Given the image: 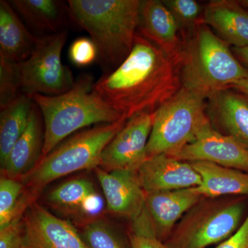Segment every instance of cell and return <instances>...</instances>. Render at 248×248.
Instances as JSON below:
<instances>
[{
  "instance_id": "6da1fadb",
  "label": "cell",
  "mask_w": 248,
  "mask_h": 248,
  "mask_svg": "<svg viewBox=\"0 0 248 248\" xmlns=\"http://www.w3.org/2000/svg\"><path fill=\"white\" fill-rule=\"evenodd\" d=\"M182 87L179 64L138 32L128 57L94 82L93 91L129 120L153 113Z\"/></svg>"
},
{
  "instance_id": "7a4b0ae2",
  "label": "cell",
  "mask_w": 248,
  "mask_h": 248,
  "mask_svg": "<svg viewBox=\"0 0 248 248\" xmlns=\"http://www.w3.org/2000/svg\"><path fill=\"white\" fill-rule=\"evenodd\" d=\"M141 0H69L71 22L89 33L106 73L128 57L138 32Z\"/></svg>"
},
{
  "instance_id": "3957f363",
  "label": "cell",
  "mask_w": 248,
  "mask_h": 248,
  "mask_svg": "<svg viewBox=\"0 0 248 248\" xmlns=\"http://www.w3.org/2000/svg\"><path fill=\"white\" fill-rule=\"evenodd\" d=\"M94 84L91 75L83 74L63 94L31 96L40 108L45 123V143L40 159L78 130L125 119L93 91Z\"/></svg>"
},
{
  "instance_id": "277c9868",
  "label": "cell",
  "mask_w": 248,
  "mask_h": 248,
  "mask_svg": "<svg viewBox=\"0 0 248 248\" xmlns=\"http://www.w3.org/2000/svg\"><path fill=\"white\" fill-rule=\"evenodd\" d=\"M179 63L182 87L205 99L248 78V71L235 57L231 46L208 26L202 24L182 37Z\"/></svg>"
},
{
  "instance_id": "5b68a950",
  "label": "cell",
  "mask_w": 248,
  "mask_h": 248,
  "mask_svg": "<svg viewBox=\"0 0 248 248\" xmlns=\"http://www.w3.org/2000/svg\"><path fill=\"white\" fill-rule=\"evenodd\" d=\"M127 120L99 124L63 140L23 177L24 185L36 193L59 178L99 167L103 151Z\"/></svg>"
},
{
  "instance_id": "8992f818",
  "label": "cell",
  "mask_w": 248,
  "mask_h": 248,
  "mask_svg": "<svg viewBox=\"0 0 248 248\" xmlns=\"http://www.w3.org/2000/svg\"><path fill=\"white\" fill-rule=\"evenodd\" d=\"M207 108L205 97L182 87L153 113L147 159L174 155L195 141L212 124Z\"/></svg>"
},
{
  "instance_id": "52a82bcc",
  "label": "cell",
  "mask_w": 248,
  "mask_h": 248,
  "mask_svg": "<svg viewBox=\"0 0 248 248\" xmlns=\"http://www.w3.org/2000/svg\"><path fill=\"white\" fill-rule=\"evenodd\" d=\"M246 197H204L177 223L166 247L206 248L228 239L244 221Z\"/></svg>"
},
{
  "instance_id": "ba28073f",
  "label": "cell",
  "mask_w": 248,
  "mask_h": 248,
  "mask_svg": "<svg viewBox=\"0 0 248 248\" xmlns=\"http://www.w3.org/2000/svg\"><path fill=\"white\" fill-rule=\"evenodd\" d=\"M36 37L30 58L15 63L21 91L30 97L34 94L57 96L66 93L76 81L71 69L62 62L68 32Z\"/></svg>"
},
{
  "instance_id": "9c48e42d",
  "label": "cell",
  "mask_w": 248,
  "mask_h": 248,
  "mask_svg": "<svg viewBox=\"0 0 248 248\" xmlns=\"http://www.w3.org/2000/svg\"><path fill=\"white\" fill-rule=\"evenodd\" d=\"M153 113L142 112L126 121L103 151L99 167L107 171L138 170L147 159Z\"/></svg>"
},
{
  "instance_id": "30bf717a",
  "label": "cell",
  "mask_w": 248,
  "mask_h": 248,
  "mask_svg": "<svg viewBox=\"0 0 248 248\" xmlns=\"http://www.w3.org/2000/svg\"><path fill=\"white\" fill-rule=\"evenodd\" d=\"M23 217L25 248H89L69 221L58 218L36 203Z\"/></svg>"
},
{
  "instance_id": "8fae6325",
  "label": "cell",
  "mask_w": 248,
  "mask_h": 248,
  "mask_svg": "<svg viewBox=\"0 0 248 248\" xmlns=\"http://www.w3.org/2000/svg\"><path fill=\"white\" fill-rule=\"evenodd\" d=\"M170 156L187 162L205 161L248 172V148L217 130L213 124L195 141Z\"/></svg>"
},
{
  "instance_id": "7c38bea8",
  "label": "cell",
  "mask_w": 248,
  "mask_h": 248,
  "mask_svg": "<svg viewBox=\"0 0 248 248\" xmlns=\"http://www.w3.org/2000/svg\"><path fill=\"white\" fill-rule=\"evenodd\" d=\"M99 184L110 213L125 217L130 221L145 208L146 192L142 188L137 171L95 169Z\"/></svg>"
},
{
  "instance_id": "4fadbf2b",
  "label": "cell",
  "mask_w": 248,
  "mask_h": 248,
  "mask_svg": "<svg viewBox=\"0 0 248 248\" xmlns=\"http://www.w3.org/2000/svg\"><path fill=\"white\" fill-rule=\"evenodd\" d=\"M137 172L146 193L192 188L202 184V178L190 162L169 155L148 158Z\"/></svg>"
},
{
  "instance_id": "5bb4252c",
  "label": "cell",
  "mask_w": 248,
  "mask_h": 248,
  "mask_svg": "<svg viewBox=\"0 0 248 248\" xmlns=\"http://www.w3.org/2000/svg\"><path fill=\"white\" fill-rule=\"evenodd\" d=\"M138 32L179 66L184 42L180 29L161 0H141Z\"/></svg>"
},
{
  "instance_id": "9a60e30c",
  "label": "cell",
  "mask_w": 248,
  "mask_h": 248,
  "mask_svg": "<svg viewBox=\"0 0 248 248\" xmlns=\"http://www.w3.org/2000/svg\"><path fill=\"white\" fill-rule=\"evenodd\" d=\"M203 198L195 187L146 193L145 208L158 239H169L182 217Z\"/></svg>"
},
{
  "instance_id": "2e32d148",
  "label": "cell",
  "mask_w": 248,
  "mask_h": 248,
  "mask_svg": "<svg viewBox=\"0 0 248 248\" xmlns=\"http://www.w3.org/2000/svg\"><path fill=\"white\" fill-rule=\"evenodd\" d=\"M207 107L215 128L248 148V96L228 88L209 97Z\"/></svg>"
},
{
  "instance_id": "e0dca14e",
  "label": "cell",
  "mask_w": 248,
  "mask_h": 248,
  "mask_svg": "<svg viewBox=\"0 0 248 248\" xmlns=\"http://www.w3.org/2000/svg\"><path fill=\"white\" fill-rule=\"evenodd\" d=\"M45 143V123L40 108L33 102L25 131L1 166L4 176L24 177L35 167L42 156Z\"/></svg>"
},
{
  "instance_id": "ac0fdd59",
  "label": "cell",
  "mask_w": 248,
  "mask_h": 248,
  "mask_svg": "<svg viewBox=\"0 0 248 248\" xmlns=\"http://www.w3.org/2000/svg\"><path fill=\"white\" fill-rule=\"evenodd\" d=\"M203 23L232 47L248 46V9L239 1H209L204 6Z\"/></svg>"
},
{
  "instance_id": "d6986e66",
  "label": "cell",
  "mask_w": 248,
  "mask_h": 248,
  "mask_svg": "<svg viewBox=\"0 0 248 248\" xmlns=\"http://www.w3.org/2000/svg\"><path fill=\"white\" fill-rule=\"evenodd\" d=\"M35 35L28 30L10 1H0V58L20 63L30 58Z\"/></svg>"
},
{
  "instance_id": "ffe728a7",
  "label": "cell",
  "mask_w": 248,
  "mask_h": 248,
  "mask_svg": "<svg viewBox=\"0 0 248 248\" xmlns=\"http://www.w3.org/2000/svg\"><path fill=\"white\" fill-rule=\"evenodd\" d=\"M32 30L40 36L66 31L71 22L68 3L60 0H13L9 1Z\"/></svg>"
},
{
  "instance_id": "44dd1931",
  "label": "cell",
  "mask_w": 248,
  "mask_h": 248,
  "mask_svg": "<svg viewBox=\"0 0 248 248\" xmlns=\"http://www.w3.org/2000/svg\"><path fill=\"white\" fill-rule=\"evenodd\" d=\"M190 164L202 178L195 189L203 197H248V172L205 161Z\"/></svg>"
},
{
  "instance_id": "7402d4cb",
  "label": "cell",
  "mask_w": 248,
  "mask_h": 248,
  "mask_svg": "<svg viewBox=\"0 0 248 248\" xmlns=\"http://www.w3.org/2000/svg\"><path fill=\"white\" fill-rule=\"evenodd\" d=\"M33 101L21 93L1 108L0 114V163L4 164L10 152L27 128Z\"/></svg>"
},
{
  "instance_id": "603a6c76",
  "label": "cell",
  "mask_w": 248,
  "mask_h": 248,
  "mask_svg": "<svg viewBox=\"0 0 248 248\" xmlns=\"http://www.w3.org/2000/svg\"><path fill=\"white\" fill-rule=\"evenodd\" d=\"M49 203L61 209L91 207V202L97 200L93 183L86 179H73L55 187L47 197Z\"/></svg>"
},
{
  "instance_id": "cb8c5ba5",
  "label": "cell",
  "mask_w": 248,
  "mask_h": 248,
  "mask_svg": "<svg viewBox=\"0 0 248 248\" xmlns=\"http://www.w3.org/2000/svg\"><path fill=\"white\" fill-rule=\"evenodd\" d=\"M24 184L16 179L1 176L0 179V229L7 226L28 208L31 196L23 193Z\"/></svg>"
},
{
  "instance_id": "d4e9b609",
  "label": "cell",
  "mask_w": 248,
  "mask_h": 248,
  "mask_svg": "<svg viewBox=\"0 0 248 248\" xmlns=\"http://www.w3.org/2000/svg\"><path fill=\"white\" fill-rule=\"evenodd\" d=\"M180 29L182 37L203 24L204 6L195 0H162Z\"/></svg>"
},
{
  "instance_id": "484cf974",
  "label": "cell",
  "mask_w": 248,
  "mask_h": 248,
  "mask_svg": "<svg viewBox=\"0 0 248 248\" xmlns=\"http://www.w3.org/2000/svg\"><path fill=\"white\" fill-rule=\"evenodd\" d=\"M81 234L89 248H127L117 232L102 219L88 222Z\"/></svg>"
},
{
  "instance_id": "4316f807",
  "label": "cell",
  "mask_w": 248,
  "mask_h": 248,
  "mask_svg": "<svg viewBox=\"0 0 248 248\" xmlns=\"http://www.w3.org/2000/svg\"><path fill=\"white\" fill-rule=\"evenodd\" d=\"M129 238L131 248H167L164 242L156 236L146 208L131 221Z\"/></svg>"
},
{
  "instance_id": "83f0119b",
  "label": "cell",
  "mask_w": 248,
  "mask_h": 248,
  "mask_svg": "<svg viewBox=\"0 0 248 248\" xmlns=\"http://www.w3.org/2000/svg\"><path fill=\"white\" fill-rule=\"evenodd\" d=\"M21 93L15 63L0 58V108L7 106Z\"/></svg>"
},
{
  "instance_id": "f1b7e54d",
  "label": "cell",
  "mask_w": 248,
  "mask_h": 248,
  "mask_svg": "<svg viewBox=\"0 0 248 248\" xmlns=\"http://www.w3.org/2000/svg\"><path fill=\"white\" fill-rule=\"evenodd\" d=\"M69 59L78 67H86L97 62V47L90 37H79L73 41L68 51Z\"/></svg>"
},
{
  "instance_id": "f546056e",
  "label": "cell",
  "mask_w": 248,
  "mask_h": 248,
  "mask_svg": "<svg viewBox=\"0 0 248 248\" xmlns=\"http://www.w3.org/2000/svg\"><path fill=\"white\" fill-rule=\"evenodd\" d=\"M0 248H25L22 216L0 229Z\"/></svg>"
},
{
  "instance_id": "4dcf8cb0",
  "label": "cell",
  "mask_w": 248,
  "mask_h": 248,
  "mask_svg": "<svg viewBox=\"0 0 248 248\" xmlns=\"http://www.w3.org/2000/svg\"><path fill=\"white\" fill-rule=\"evenodd\" d=\"M216 248H248V213L239 229Z\"/></svg>"
},
{
  "instance_id": "1f68e13d",
  "label": "cell",
  "mask_w": 248,
  "mask_h": 248,
  "mask_svg": "<svg viewBox=\"0 0 248 248\" xmlns=\"http://www.w3.org/2000/svg\"><path fill=\"white\" fill-rule=\"evenodd\" d=\"M232 50L240 63L248 71V46L241 48L232 47Z\"/></svg>"
},
{
  "instance_id": "d6a6232c",
  "label": "cell",
  "mask_w": 248,
  "mask_h": 248,
  "mask_svg": "<svg viewBox=\"0 0 248 248\" xmlns=\"http://www.w3.org/2000/svg\"><path fill=\"white\" fill-rule=\"evenodd\" d=\"M231 88L248 96V78L236 81Z\"/></svg>"
},
{
  "instance_id": "836d02e7",
  "label": "cell",
  "mask_w": 248,
  "mask_h": 248,
  "mask_svg": "<svg viewBox=\"0 0 248 248\" xmlns=\"http://www.w3.org/2000/svg\"><path fill=\"white\" fill-rule=\"evenodd\" d=\"M239 1L240 4L242 5L244 7L248 9V0H239V1Z\"/></svg>"
}]
</instances>
